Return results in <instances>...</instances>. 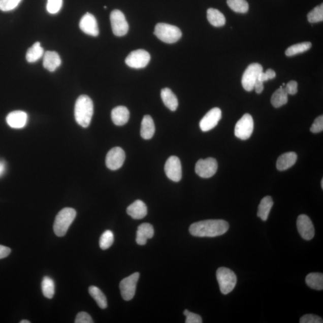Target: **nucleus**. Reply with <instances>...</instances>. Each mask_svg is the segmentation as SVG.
Instances as JSON below:
<instances>
[{
    "label": "nucleus",
    "mask_w": 323,
    "mask_h": 323,
    "mask_svg": "<svg viewBox=\"0 0 323 323\" xmlns=\"http://www.w3.org/2000/svg\"><path fill=\"white\" fill-rule=\"evenodd\" d=\"M230 224L223 220H207L190 225L189 232L197 237H215L223 235L228 231Z\"/></svg>",
    "instance_id": "1"
},
{
    "label": "nucleus",
    "mask_w": 323,
    "mask_h": 323,
    "mask_svg": "<svg viewBox=\"0 0 323 323\" xmlns=\"http://www.w3.org/2000/svg\"><path fill=\"white\" fill-rule=\"evenodd\" d=\"M216 277L222 294L228 295L234 290L237 284V278L230 269L224 267L218 268Z\"/></svg>",
    "instance_id": "5"
},
{
    "label": "nucleus",
    "mask_w": 323,
    "mask_h": 323,
    "mask_svg": "<svg viewBox=\"0 0 323 323\" xmlns=\"http://www.w3.org/2000/svg\"><path fill=\"white\" fill-rule=\"evenodd\" d=\"M139 277V272H136L121 281L119 287L121 295L124 301H129L134 298Z\"/></svg>",
    "instance_id": "9"
},
{
    "label": "nucleus",
    "mask_w": 323,
    "mask_h": 323,
    "mask_svg": "<svg viewBox=\"0 0 323 323\" xmlns=\"http://www.w3.org/2000/svg\"><path fill=\"white\" fill-rule=\"evenodd\" d=\"M254 89L257 93H261L264 89V82L257 80L254 84Z\"/></svg>",
    "instance_id": "45"
},
{
    "label": "nucleus",
    "mask_w": 323,
    "mask_h": 323,
    "mask_svg": "<svg viewBox=\"0 0 323 323\" xmlns=\"http://www.w3.org/2000/svg\"><path fill=\"white\" fill-rule=\"evenodd\" d=\"M44 55V49L40 42H36L29 48L26 54L27 61L30 63L38 61Z\"/></svg>",
    "instance_id": "27"
},
{
    "label": "nucleus",
    "mask_w": 323,
    "mask_h": 323,
    "mask_svg": "<svg viewBox=\"0 0 323 323\" xmlns=\"http://www.w3.org/2000/svg\"><path fill=\"white\" fill-rule=\"evenodd\" d=\"M161 98L163 102L168 109L171 111H176L178 106L177 98L169 88H164L161 90Z\"/></svg>",
    "instance_id": "24"
},
{
    "label": "nucleus",
    "mask_w": 323,
    "mask_h": 323,
    "mask_svg": "<svg viewBox=\"0 0 323 323\" xmlns=\"http://www.w3.org/2000/svg\"><path fill=\"white\" fill-rule=\"evenodd\" d=\"M221 118V111L219 108L215 107L208 112L200 123V128L203 132H207L214 128Z\"/></svg>",
    "instance_id": "15"
},
{
    "label": "nucleus",
    "mask_w": 323,
    "mask_h": 323,
    "mask_svg": "<svg viewBox=\"0 0 323 323\" xmlns=\"http://www.w3.org/2000/svg\"><path fill=\"white\" fill-rule=\"evenodd\" d=\"M321 187L323 188V180H321Z\"/></svg>",
    "instance_id": "47"
},
{
    "label": "nucleus",
    "mask_w": 323,
    "mask_h": 323,
    "mask_svg": "<svg viewBox=\"0 0 323 323\" xmlns=\"http://www.w3.org/2000/svg\"><path fill=\"white\" fill-rule=\"evenodd\" d=\"M263 72V67L257 63H251L245 70L242 77V85L247 91L254 89V84L260 74Z\"/></svg>",
    "instance_id": "6"
},
{
    "label": "nucleus",
    "mask_w": 323,
    "mask_h": 323,
    "mask_svg": "<svg viewBox=\"0 0 323 323\" xmlns=\"http://www.w3.org/2000/svg\"><path fill=\"white\" fill-rule=\"evenodd\" d=\"M11 253V248L4 246V245H0V259L8 257Z\"/></svg>",
    "instance_id": "44"
},
{
    "label": "nucleus",
    "mask_w": 323,
    "mask_h": 323,
    "mask_svg": "<svg viewBox=\"0 0 323 323\" xmlns=\"http://www.w3.org/2000/svg\"><path fill=\"white\" fill-rule=\"evenodd\" d=\"M113 122L117 126H123L128 122L130 112L124 106H118L114 108L112 112Z\"/></svg>",
    "instance_id": "21"
},
{
    "label": "nucleus",
    "mask_w": 323,
    "mask_h": 323,
    "mask_svg": "<svg viewBox=\"0 0 323 323\" xmlns=\"http://www.w3.org/2000/svg\"><path fill=\"white\" fill-rule=\"evenodd\" d=\"M63 0H48L47 3V11L50 14H56L62 8Z\"/></svg>",
    "instance_id": "37"
},
{
    "label": "nucleus",
    "mask_w": 323,
    "mask_h": 323,
    "mask_svg": "<svg viewBox=\"0 0 323 323\" xmlns=\"http://www.w3.org/2000/svg\"><path fill=\"white\" fill-rule=\"evenodd\" d=\"M227 4L235 12L245 13L248 11L249 6L246 0H227Z\"/></svg>",
    "instance_id": "33"
},
{
    "label": "nucleus",
    "mask_w": 323,
    "mask_h": 323,
    "mask_svg": "<svg viewBox=\"0 0 323 323\" xmlns=\"http://www.w3.org/2000/svg\"><path fill=\"white\" fill-rule=\"evenodd\" d=\"M125 157V153L122 148L119 147L113 148L108 152L106 156L107 167L113 171L119 169L122 167Z\"/></svg>",
    "instance_id": "13"
},
{
    "label": "nucleus",
    "mask_w": 323,
    "mask_h": 323,
    "mask_svg": "<svg viewBox=\"0 0 323 323\" xmlns=\"http://www.w3.org/2000/svg\"><path fill=\"white\" fill-rule=\"evenodd\" d=\"M218 164L214 158L208 157L206 159H200L195 166V172L200 177L208 178L213 177L216 173Z\"/></svg>",
    "instance_id": "11"
},
{
    "label": "nucleus",
    "mask_w": 323,
    "mask_h": 323,
    "mask_svg": "<svg viewBox=\"0 0 323 323\" xmlns=\"http://www.w3.org/2000/svg\"><path fill=\"white\" fill-rule=\"evenodd\" d=\"M93 114V103L90 98L86 95L80 96L76 100L75 116L76 122L81 126H89Z\"/></svg>",
    "instance_id": "2"
},
{
    "label": "nucleus",
    "mask_w": 323,
    "mask_h": 323,
    "mask_svg": "<svg viewBox=\"0 0 323 323\" xmlns=\"http://www.w3.org/2000/svg\"><path fill=\"white\" fill-rule=\"evenodd\" d=\"M301 323H322V319L318 315L314 314H306L300 319Z\"/></svg>",
    "instance_id": "38"
},
{
    "label": "nucleus",
    "mask_w": 323,
    "mask_h": 323,
    "mask_svg": "<svg viewBox=\"0 0 323 323\" xmlns=\"http://www.w3.org/2000/svg\"><path fill=\"white\" fill-rule=\"evenodd\" d=\"M274 202L270 196L265 197L259 205L257 216L263 221L267 220L269 213L273 206Z\"/></svg>",
    "instance_id": "25"
},
{
    "label": "nucleus",
    "mask_w": 323,
    "mask_h": 323,
    "mask_svg": "<svg viewBox=\"0 0 323 323\" xmlns=\"http://www.w3.org/2000/svg\"><path fill=\"white\" fill-rule=\"evenodd\" d=\"M323 130V116H320L316 118L311 127L310 131L312 133H318Z\"/></svg>",
    "instance_id": "39"
},
{
    "label": "nucleus",
    "mask_w": 323,
    "mask_h": 323,
    "mask_svg": "<svg viewBox=\"0 0 323 323\" xmlns=\"http://www.w3.org/2000/svg\"><path fill=\"white\" fill-rule=\"evenodd\" d=\"M165 172L171 180L174 182L180 181L182 178V169L179 158L176 156L168 158L165 165Z\"/></svg>",
    "instance_id": "12"
},
{
    "label": "nucleus",
    "mask_w": 323,
    "mask_h": 323,
    "mask_svg": "<svg viewBox=\"0 0 323 323\" xmlns=\"http://www.w3.org/2000/svg\"><path fill=\"white\" fill-rule=\"evenodd\" d=\"M154 229L150 223H144L140 225L137 231L136 242L140 245H145L148 239L152 238Z\"/></svg>",
    "instance_id": "20"
},
{
    "label": "nucleus",
    "mask_w": 323,
    "mask_h": 323,
    "mask_svg": "<svg viewBox=\"0 0 323 323\" xmlns=\"http://www.w3.org/2000/svg\"><path fill=\"white\" fill-rule=\"evenodd\" d=\"M311 43L309 42L296 44V45L289 47L285 50V55L287 56H295L298 54L307 51L311 48Z\"/></svg>",
    "instance_id": "31"
},
{
    "label": "nucleus",
    "mask_w": 323,
    "mask_h": 323,
    "mask_svg": "<svg viewBox=\"0 0 323 323\" xmlns=\"http://www.w3.org/2000/svg\"><path fill=\"white\" fill-rule=\"evenodd\" d=\"M154 35L162 42L171 44L179 40L182 36V33L176 26L168 23H159L154 28Z\"/></svg>",
    "instance_id": "4"
},
{
    "label": "nucleus",
    "mask_w": 323,
    "mask_h": 323,
    "mask_svg": "<svg viewBox=\"0 0 323 323\" xmlns=\"http://www.w3.org/2000/svg\"><path fill=\"white\" fill-rule=\"evenodd\" d=\"M186 323H202L203 322V319L200 315L195 314V313L188 312V314L186 315Z\"/></svg>",
    "instance_id": "43"
},
{
    "label": "nucleus",
    "mask_w": 323,
    "mask_h": 323,
    "mask_svg": "<svg viewBox=\"0 0 323 323\" xmlns=\"http://www.w3.org/2000/svg\"><path fill=\"white\" fill-rule=\"evenodd\" d=\"M2 170V167L1 164H0V172H1Z\"/></svg>",
    "instance_id": "48"
},
{
    "label": "nucleus",
    "mask_w": 323,
    "mask_h": 323,
    "mask_svg": "<svg viewBox=\"0 0 323 323\" xmlns=\"http://www.w3.org/2000/svg\"><path fill=\"white\" fill-rule=\"evenodd\" d=\"M61 64L59 54L54 51H47L44 53L43 66L50 72H55Z\"/></svg>",
    "instance_id": "19"
},
{
    "label": "nucleus",
    "mask_w": 323,
    "mask_h": 323,
    "mask_svg": "<svg viewBox=\"0 0 323 323\" xmlns=\"http://www.w3.org/2000/svg\"><path fill=\"white\" fill-rule=\"evenodd\" d=\"M298 231L301 237L305 240H311L314 237L315 229L312 222L308 215L301 214L298 218Z\"/></svg>",
    "instance_id": "14"
},
{
    "label": "nucleus",
    "mask_w": 323,
    "mask_h": 323,
    "mask_svg": "<svg viewBox=\"0 0 323 323\" xmlns=\"http://www.w3.org/2000/svg\"><path fill=\"white\" fill-rule=\"evenodd\" d=\"M28 120V115L23 111H14L7 116V123L13 128H22L26 125Z\"/></svg>",
    "instance_id": "17"
},
{
    "label": "nucleus",
    "mask_w": 323,
    "mask_h": 323,
    "mask_svg": "<svg viewBox=\"0 0 323 323\" xmlns=\"http://www.w3.org/2000/svg\"><path fill=\"white\" fill-rule=\"evenodd\" d=\"M80 28L87 35L96 37L99 35V28L96 19L91 13H87L81 19Z\"/></svg>",
    "instance_id": "16"
},
{
    "label": "nucleus",
    "mask_w": 323,
    "mask_h": 323,
    "mask_svg": "<svg viewBox=\"0 0 323 323\" xmlns=\"http://www.w3.org/2000/svg\"><path fill=\"white\" fill-rule=\"evenodd\" d=\"M110 22L114 35L118 37L125 36L129 30L125 16L119 10H114L110 14Z\"/></svg>",
    "instance_id": "8"
},
{
    "label": "nucleus",
    "mask_w": 323,
    "mask_h": 323,
    "mask_svg": "<svg viewBox=\"0 0 323 323\" xmlns=\"http://www.w3.org/2000/svg\"><path fill=\"white\" fill-rule=\"evenodd\" d=\"M150 55L146 50L139 49L131 52L126 57L125 62L127 66L133 69H143L150 62Z\"/></svg>",
    "instance_id": "10"
},
{
    "label": "nucleus",
    "mask_w": 323,
    "mask_h": 323,
    "mask_svg": "<svg viewBox=\"0 0 323 323\" xmlns=\"http://www.w3.org/2000/svg\"><path fill=\"white\" fill-rule=\"evenodd\" d=\"M306 283L309 287L317 290L323 289V275L321 273H310L306 277Z\"/></svg>",
    "instance_id": "29"
},
{
    "label": "nucleus",
    "mask_w": 323,
    "mask_h": 323,
    "mask_svg": "<svg viewBox=\"0 0 323 323\" xmlns=\"http://www.w3.org/2000/svg\"><path fill=\"white\" fill-rule=\"evenodd\" d=\"M297 154L295 152L282 154L277 162V168L279 171H284L294 166L297 160Z\"/></svg>",
    "instance_id": "23"
},
{
    "label": "nucleus",
    "mask_w": 323,
    "mask_h": 323,
    "mask_svg": "<svg viewBox=\"0 0 323 323\" xmlns=\"http://www.w3.org/2000/svg\"><path fill=\"white\" fill-rule=\"evenodd\" d=\"M284 89L288 95H295L298 92V83L294 80L290 81L286 85Z\"/></svg>",
    "instance_id": "42"
},
{
    "label": "nucleus",
    "mask_w": 323,
    "mask_h": 323,
    "mask_svg": "<svg viewBox=\"0 0 323 323\" xmlns=\"http://www.w3.org/2000/svg\"><path fill=\"white\" fill-rule=\"evenodd\" d=\"M155 133L154 121L149 115L144 116L141 122V136L145 140H150Z\"/></svg>",
    "instance_id": "22"
},
{
    "label": "nucleus",
    "mask_w": 323,
    "mask_h": 323,
    "mask_svg": "<svg viewBox=\"0 0 323 323\" xmlns=\"http://www.w3.org/2000/svg\"><path fill=\"white\" fill-rule=\"evenodd\" d=\"M276 77V73L273 70L268 69L265 73L262 72L258 77V80L262 82H266L269 79H273Z\"/></svg>",
    "instance_id": "41"
},
{
    "label": "nucleus",
    "mask_w": 323,
    "mask_h": 323,
    "mask_svg": "<svg viewBox=\"0 0 323 323\" xmlns=\"http://www.w3.org/2000/svg\"><path fill=\"white\" fill-rule=\"evenodd\" d=\"M21 323H30L31 322H30L28 320H26V319H23V320H22L21 322H20Z\"/></svg>",
    "instance_id": "46"
},
{
    "label": "nucleus",
    "mask_w": 323,
    "mask_h": 323,
    "mask_svg": "<svg viewBox=\"0 0 323 323\" xmlns=\"http://www.w3.org/2000/svg\"><path fill=\"white\" fill-rule=\"evenodd\" d=\"M76 211L72 208H65L57 214L53 224V231L57 236H64L76 217Z\"/></svg>",
    "instance_id": "3"
},
{
    "label": "nucleus",
    "mask_w": 323,
    "mask_h": 323,
    "mask_svg": "<svg viewBox=\"0 0 323 323\" xmlns=\"http://www.w3.org/2000/svg\"><path fill=\"white\" fill-rule=\"evenodd\" d=\"M22 1V0H0V10L3 12L13 11Z\"/></svg>",
    "instance_id": "36"
},
{
    "label": "nucleus",
    "mask_w": 323,
    "mask_h": 323,
    "mask_svg": "<svg viewBox=\"0 0 323 323\" xmlns=\"http://www.w3.org/2000/svg\"><path fill=\"white\" fill-rule=\"evenodd\" d=\"M114 242L113 232L107 230L104 232L100 239V247L102 250H107L112 246Z\"/></svg>",
    "instance_id": "34"
},
{
    "label": "nucleus",
    "mask_w": 323,
    "mask_h": 323,
    "mask_svg": "<svg viewBox=\"0 0 323 323\" xmlns=\"http://www.w3.org/2000/svg\"><path fill=\"white\" fill-rule=\"evenodd\" d=\"M126 212L134 219L140 220L146 217L147 208L144 202L137 200L127 208Z\"/></svg>",
    "instance_id": "18"
},
{
    "label": "nucleus",
    "mask_w": 323,
    "mask_h": 323,
    "mask_svg": "<svg viewBox=\"0 0 323 323\" xmlns=\"http://www.w3.org/2000/svg\"><path fill=\"white\" fill-rule=\"evenodd\" d=\"M254 122L253 117L249 114H245L238 121L235 127V135L238 139L247 140L253 132Z\"/></svg>",
    "instance_id": "7"
},
{
    "label": "nucleus",
    "mask_w": 323,
    "mask_h": 323,
    "mask_svg": "<svg viewBox=\"0 0 323 323\" xmlns=\"http://www.w3.org/2000/svg\"><path fill=\"white\" fill-rule=\"evenodd\" d=\"M308 20L310 23H317L323 20V5L315 7L308 15Z\"/></svg>",
    "instance_id": "35"
},
{
    "label": "nucleus",
    "mask_w": 323,
    "mask_h": 323,
    "mask_svg": "<svg viewBox=\"0 0 323 323\" xmlns=\"http://www.w3.org/2000/svg\"><path fill=\"white\" fill-rule=\"evenodd\" d=\"M288 102V93L283 87L281 86L273 93L271 97V104L275 108L285 105Z\"/></svg>",
    "instance_id": "28"
},
{
    "label": "nucleus",
    "mask_w": 323,
    "mask_h": 323,
    "mask_svg": "<svg viewBox=\"0 0 323 323\" xmlns=\"http://www.w3.org/2000/svg\"><path fill=\"white\" fill-rule=\"evenodd\" d=\"M42 289L43 295L46 298L52 299L55 295V283L51 278L45 277L42 282Z\"/></svg>",
    "instance_id": "32"
},
{
    "label": "nucleus",
    "mask_w": 323,
    "mask_h": 323,
    "mask_svg": "<svg viewBox=\"0 0 323 323\" xmlns=\"http://www.w3.org/2000/svg\"><path fill=\"white\" fill-rule=\"evenodd\" d=\"M76 323H92L93 319L89 314L85 312H80L77 314L75 319Z\"/></svg>",
    "instance_id": "40"
},
{
    "label": "nucleus",
    "mask_w": 323,
    "mask_h": 323,
    "mask_svg": "<svg viewBox=\"0 0 323 323\" xmlns=\"http://www.w3.org/2000/svg\"><path fill=\"white\" fill-rule=\"evenodd\" d=\"M207 19L208 22L215 27L223 26L226 23V18L224 15L217 9H208Z\"/></svg>",
    "instance_id": "26"
},
{
    "label": "nucleus",
    "mask_w": 323,
    "mask_h": 323,
    "mask_svg": "<svg viewBox=\"0 0 323 323\" xmlns=\"http://www.w3.org/2000/svg\"><path fill=\"white\" fill-rule=\"evenodd\" d=\"M89 293L90 296L96 301L98 305L102 309H106L107 307V300L105 295L96 286H90L89 288Z\"/></svg>",
    "instance_id": "30"
}]
</instances>
